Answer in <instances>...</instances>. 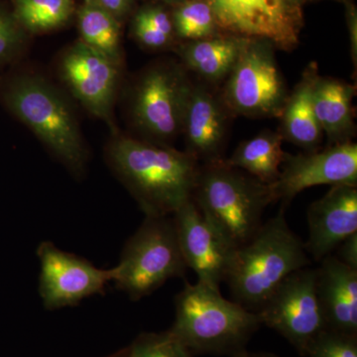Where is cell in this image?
I'll return each instance as SVG.
<instances>
[{
	"mask_svg": "<svg viewBox=\"0 0 357 357\" xmlns=\"http://www.w3.org/2000/svg\"><path fill=\"white\" fill-rule=\"evenodd\" d=\"M115 269V287L131 301L151 295L170 279L185 277L188 267L173 215L145 217L124 244Z\"/></svg>",
	"mask_w": 357,
	"mask_h": 357,
	"instance_id": "cell-6",
	"label": "cell"
},
{
	"mask_svg": "<svg viewBox=\"0 0 357 357\" xmlns=\"http://www.w3.org/2000/svg\"><path fill=\"white\" fill-rule=\"evenodd\" d=\"M173 25L178 37L196 41L213 37L217 22L206 0H188L174 13Z\"/></svg>",
	"mask_w": 357,
	"mask_h": 357,
	"instance_id": "cell-24",
	"label": "cell"
},
{
	"mask_svg": "<svg viewBox=\"0 0 357 357\" xmlns=\"http://www.w3.org/2000/svg\"><path fill=\"white\" fill-rule=\"evenodd\" d=\"M234 357H279L276 354H270V352H249L244 351L236 354Z\"/></svg>",
	"mask_w": 357,
	"mask_h": 357,
	"instance_id": "cell-32",
	"label": "cell"
},
{
	"mask_svg": "<svg viewBox=\"0 0 357 357\" xmlns=\"http://www.w3.org/2000/svg\"><path fill=\"white\" fill-rule=\"evenodd\" d=\"M245 40L236 36L196 40L183 45L178 54L184 67L217 84L229 76Z\"/></svg>",
	"mask_w": 357,
	"mask_h": 357,
	"instance_id": "cell-20",
	"label": "cell"
},
{
	"mask_svg": "<svg viewBox=\"0 0 357 357\" xmlns=\"http://www.w3.org/2000/svg\"><path fill=\"white\" fill-rule=\"evenodd\" d=\"M74 0H14V17L26 31H51L74 13Z\"/></svg>",
	"mask_w": 357,
	"mask_h": 357,
	"instance_id": "cell-23",
	"label": "cell"
},
{
	"mask_svg": "<svg viewBox=\"0 0 357 357\" xmlns=\"http://www.w3.org/2000/svg\"><path fill=\"white\" fill-rule=\"evenodd\" d=\"M310 264L305 243L289 227L281 208L234 251L225 282L236 302L258 312L289 275Z\"/></svg>",
	"mask_w": 357,
	"mask_h": 357,
	"instance_id": "cell-2",
	"label": "cell"
},
{
	"mask_svg": "<svg viewBox=\"0 0 357 357\" xmlns=\"http://www.w3.org/2000/svg\"><path fill=\"white\" fill-rule=\"evenodd\" d=\"M128 347V357H192L171 330L140 333Z\"/></svg>",
	"mask_w": 357,
	"mask_h": 357,
	"instance_id": "cell-25",
	"label": "cell"
},
{
	"mask_svg": "<svg viewBox=\"0 0 357 357\" xmlns=\"http://www.w3.org/2000/svg\"><path fill=\"white\" fill-rule=\"evenodd\" d=\"M337 249L338 259L351 269L357 270V232L347 237Z\"/></svg>",
	"mask_w": 357,
	"mask_h": 357,
	"instance_id": "cell-30",
	"label": "cell"
},
{
	"mask_svg": "<svg viewBox=\"0 0 357 357\" xmlns=\"http://www.w3.org/2000/svg\"><path fill=\"white\" fill-rule=\"evenodd\" d=\"M163 1H166V2H178V1H182V0H163Z\"/></svg>",
	"mask_w": 357,
	"mask_h": 357,
	"instance_id": "cell-35",
	"label": "cell"
},
{
	"mask_svg": "<svg viewBox=\"0 0 357 357\" xmlns=\"http://www.w3.org/2000/svg\"><path fill=\"white\" fill-rule=\"evenodd\" d=\"M40 263L39 295L48 311L76 306L82 301L105 293L116 276L115 266L96 267L83 257L42 241L37 248Z\"/></svg>",
	"mask_w": 357,
	"mask_h": 357,
	"instance_id": "cell-11",
	"label": "cell"
},
{
	"mask_svg": "<svg viewBox=\"0 0 357 357\" xmlns=\"http://www.w3.org/2000/svg\"><path fill=\"white\" fill-rule=\"evenodd\" d=\"M107 160L145 217L173 215L192 198L199 166L185 151L115 134Z\"/></svg>",
	"mask_w": 357,
	"mask_h": 357,
	"instance_id": "cell-1",
	"label": "cell"
},
{
	"mask_svg": "<svg viewBox=\"0 0 357 357\" xmlns=\"http://www.w3.org/2000/svg\"><path fill=\"white\" fill-rule=\"evenodd\" d=\"M289 1L292 2L294 6L300 7V0H289Z\"/></svg>",
	"mask_w": 357,
	"mask_h": 357,
	"instance_id": "cell-34",
	"label": "cell"
},
{
	"mask_svg": "<svg viewBox=\"0 0 357 357\" xmlns=\"http://www.w3.org/2000/svg\"><path fill=\"white\" fill-rule=\"evenodd\" d=\"M102 357H128V347H123V349H119V351L112 352Z\"/></svg>",
	"mask_w": 357,
	"mask_h": 357,
	"instance_id": "cell-33",
	"label": "cell"
},
{
	"mask_svg": "<svg viewBox=\"0 0 357 357\" xmlns=\"http://www.w3.org/2000/svg\"><path fill=\"white\" fill-rule=\"evenodd\" d=\"M137 14L157 31L163 33V34L172 38L174 33L173 20H171L168 13L163 8H161V7H146Z\"/></svg>",
	"mask_w": 357,
	"mask_h": 357,
	"instance_id": "cell-29",
	"label": "cell"
},
{
	"mask_svg": "<svg viewBox=\"0 0 357 357\" xmlns=\"http://www.w3.org/2000/svg\"><path fill=\"white\" fill-rule=\"evenodd\" d=\"M217 25L234 36L270 42L284 51L299 44L302 14L289 0H206Z\"/></svg>",
	"mask_w": 357,
	"mask_h": 357,
	"instance_id": "cell-10",
	"label": "cell"
},
{
	"mask_svg": "<svg viewBox=\"0 0 357 357\" xmlns=\"http://www.w3.org/2000/svg\"><path fill=\"white\" fill-rule=\"evenodd\" d=\"M84 1L100 7L119 20L128 13L131 3V0H84Z\"/></svg>",
	"mask_w": 357,
	"mask_h": 357,
	"instance_id": "cell-31",
	"label": "cell"
},
{
	"mask_svg": "<svg viewBox=\"0 0 357 357\" xmlns=\"http://www.w3.org/2000/svg\"><path fill=\"white\" fill-rule=\"evenodd\" d=\"M176 316L171 331L188 347L199 354L234 357L260 326L257 312L236 301L222 297L220 290L202 283H185L175 298Z\"/></svg>",
	"mask_w": 357,
	"mask_h": 357,
	"instance_id": "cell-3",
	"label": "cell"
},
{
	"mask_svg": "<svg viewBox=\"0 0 357 357\" xmlns=\"http://www.w3.org/2000/svg\"><path fill=\"white\" fill-rule=\"evenodd\" d=\"M121 67L84 42L61 57L59 70L77 100L98 119L112 122Z\"/></svg>",
	"mask_w": 357,
	"mask_h": 357,
	"instance_id": "cell-13",
	"label": "cell"
},
{
	"mask_svg": "<svg viewBox=\"0 0 357 357\" xmlns=\"http://www.w3.org/2000/svg\"><path fill=\"white\" fill-rule=\"evenodd\" d=\"M192 198L234 250L255 236L263 213L274 203L269 185L223 160L199 166Z\"/></svg>",
	"mask_w": 357,
	"mask_h": 357,
	"instance_id": "cell-4",
	"label": "cell"
},
{
	"mask_svg": "<svg viewBox=\"0 0 357 357\" xmlns=\"http://www.w3.org/2000/svg\"><path fill=\"white\" fill-rule=\"evenodd\" d=\"M229 114L220 96L192 83L183 119L185 152L204 164L222 161Z\"/></svg>",
	"mask_w": 357,
	"mask_h": 357,
	"instance_id": "cell-16",
	"label": "cell"
},
{
	"mask_svg": "<svg viewBox=\"0 0 357 357\" xmlns=\"http://www.w3.org/2000/svg\"><path fill=\"white\" fill-rule=\"evenodd\" d=\"M307 357H357V335L325 330L307 351Z\"/></svg>",
	"mask_w": 357,
	"mask_h": 357,
	"instance_id": "cell-26",
	"label": "cell"
},
{
	"mask_svg": "<svg viewBox=\"0 0 357 357\" xmlns=\"http://www.w3.org/2000/svg\"><path fill=\"white\" fill-rule=\"evenodd\" d=\"M307 220L309 239L305 248L312 259L321 262L357 232L356 185H332L309 206Z\"/></svg>",
	"mask_w": 357,
	"mask_h": 357,
	"instance_id": "cell-15",
	"label": "cell"
},
{
	"mask_svg": "<svg viewBox=\"0 0 357 357\" xmlns=\"http://www.w3.org/2000/svg\"><path fill=\"white\" fill-rule=\"evenodd\" d=\"M318 77V66L312 62L303 73L292 95L286 100L281 114L282 137L306 152L318 150L323 137L312 105V89Z\"/></svg>",
	"mask_w": 357,
	"mask_h": 357,
	"instance_id": "cell-19",
	"label": "cell"
},
{
	"mask_svg": "<svg viewBox=\"0 0 357 357\" xmlns=\"http://www.w3.org/2000/svg\"><path fill=\"white\" fill-rule=\"evenodd\" d=\"M273 45L246 39L220 96L227 112L248 117L281 116L287 100Z\"/></svg>",
	"mask_w": 357,
	"mask_h": 357,
	"instance_id": "cell-8",
	"label": "cell"
},
{
	"mask_svg": "<svg viewBox=\"0 0 357 357\" xmlns=\"http://www.w3.org/2000/svg\"><path fill=\"white\" fill-rule=\"evenodd\" d=\"M132 31L134 37L142 46L153 49V50L163 49L172 41L171 37L157 31L138 14H136L135 18H134Z\"/></svg>",
	"mask_w": 357,
	"mask_h": 357,
	"instance_id": "cell-28",
	"label": "cell"
},
{
	"mask_svg": "<svg viewBox=\"0 0 357 357\" xmlns=\"http://www.w3.org/2000/svg\"><path fill=\"white\" fill-rule=\"evenodd\" d=\"M77 25L82 42L121 67V25L117 18L84 1L77 11Z\"/></svg>",
	"mask_w": 357,
	"mask_h": 357,
	"instance_id": "cell-22",
	"label": "cell"
},
{
	"mask_svg": "<svg viewBox=\"0 0 357 357\" xmlns=\"http://www.w3.org/2000/svg\"><path fill=\"white\" fill-rule=\"evenodd\" d=\"M24 29L13 14L0 8V64L10 60L22 47Z\"/></svg>",
	"mask_w": 357,
	"mask_h": 357,
	"instance_id": "cell-27",
	"label": "cell"
},
{
	"mask_svg": "<svg viewBox=\"0 0 357 357\" xmlns=\"http://www.w3.org/2000/svg\"><path fill=\"white\" fill-rule=\"evenodd\" d=\"M280 132L265 131L241 143L229 159L227 166L243 170L264 184L271 185L280 175L284 153Z\"/></svg>",
	"mask_w": 357,
	"mask_h": 357,
	"instance_id": "cell-21",
	"label": "cell"
},
{
	"mask_svg": "<svg viewBox=\"0 0 357 357\" xmlns=\"http://www.w3.org/2000/svg\"><path fill=\"white\" fill-rule=\"evenodd\" d=\"M192 82L185 68L160 62L141 74L131 96V117L144 140L169 145L182 133Z\"/></svg>",
	"mask_w": 357,
	"mask_h": 357,
	"instance_id": "cell-7",
	"label": "cell"
},
{
	"mask_svg": "<svg viewBox=\"0 0 357 357\" xmlns=\"http://www.w3.org/2000/svg\"><path fill=\"white\" fill-rule=\"evenodd\" d=\"M281 167L278 178L269 185L273 201L285 204L314 185H357V145L347 142L306 153H285Z\"/></svg>",
	"mask_w": 357,
	"mask_h": 357,
	"instance_id": "cell-12",
	"label": "cell"
},
{
	"mask_svg": "<svg viewBox=\"0 0 357 357\" xmlns=\"http://www.w3.org/2000/svg\"><path fill=\"white\" fill-rule=\"evenodd\" d=\"M8 109L75 176H83L89 152L76 115L53 84L33 75L13 77L2 89Z\"/></svg>",
	"mask_w": 357,
	"mask_h": 357,
	"instance_id": "cell-5",
	"label": "cell"
},
{
	"mask_svg": "<svg viewBox=\"0 0 357 357\" xmlns=\"http://www.w3.org/2000/svg\"><path fill=\"white\" fill-rule=\"evenodd\" d=\"M178 244L188 269L199 283L220 290L234 249L204 218L192 198L174 213Z\"/></svg>",
	"mask_w": 357,
	"mask_h": 357,
	"instance_id": "cell-14",
	"label": "cell"
},
{
	"mask_svg": "<svg viewBox=\"0 0 357 357\" xmlns=\"http://www.w3.org/2000/svg\"><path fill=\"white\" fill-rule=\"evenodd\" d=\"M356 86L331 77H319L312 89V105L328 146L351 142L354 124L352 100Z\"/></svg>",
	"mask_w": 357,
	"mask_h": 357,
	"instance_id": "cell-18",
	"label": "cell"
},
{
	"mask_svg": "<svg viewBox=\"0 0 357 357\" xmlns=\"http://www.w3.org/2000/svg\"><path fill=\"white\" fill-rule=\"evenodd\" d=\"M262 325L276 331L307 356L312 342L326 330L317 294V270L309 266L289 275L257 312Z\"/></svg>",
	"mask_w": 357,
	"mask_h": 357,
	"instance_id": "cell-9",
	"label": "cell"
},
{
	"mask_svg": "<svg viewBox=\"0 0 357 357\" xmlns=\"http://www.w3.org/2000/svg\"><path fill=\"white\" fill-rule=\"evenodd\" d=\"M316 270L326 330L357 335V270L333 255L324 258Z\"/></svg>",
	"mask_w": 357,
	"mask_h": 357,
	"instance_id": "cell-17",
	"label": "cell"
}]
</instances>
